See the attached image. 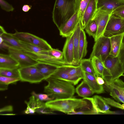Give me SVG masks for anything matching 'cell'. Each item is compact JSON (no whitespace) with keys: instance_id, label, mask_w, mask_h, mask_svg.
<instances>
[{"instance_id":"obj_1","label":"cell","mask_w":124,"mask_h":124,"mask_svg":"<svg viewBox=\"0 0 124 124\" xmlns=\"http://www.w3.org/2000/svg\"><path fill=\"white\" fill-rule=\"evenodd\" d=\"M48 84L44 88V92L54 99L73 97L75 89L72 84L50 77L46 80Z\"/></svg>"},{"instance_id":"obj_2","label":"cell","mask_w":124,"mask_h":124,"mask_svg":"<svg viewBox=\"0 0 124 124\" xmlns=\"http://www.w3.org/2000/svg\"><path fill=\"white\" fill-rule=\"evenodd\" d=\"M76 10V0H55L52 18L58 29L74 15Z\"/></svg>"},{"instance_id":"obj_3","label":"cell","mask_w":124,"mask_h":124,"mask_svg":"<svg viewBox=\"0 0 124 124\" xmlns=\"http://www.w3.org/2000/svg\"><path fill=\"white\" fill-rule=\"evenodd\" d=\"M86 100L72 97L54 99L45 103L46 106L52 111L70 113L79 108H89Z\"/></svg>"},{"instance_id":"obj_4","label":"cell","mask_w":124,"mask_h":124,"mask_svg":"<svg viewBox=\"0 0 124 124\" xmlns=\"http://www.w3.org/2000/svg\"><path fill=\"white\" fill-rule=\"evenodd\" d=\"M105 68L102 78L109 82L118 78L124 74L123 65L118 57L108 56L104 62Z\"/></svg>"},{"instance_id":"obj_5","label":"cell","mask_w":124,"mask_h":124,"mask_svg":"<svg viewBox=\"0 0 124 124\" xmlns=\"http://www.w3.org/2000/svg\"><path fill=\"white\" fill-rule=\"evenodd\" d=\"M110 49L109 38L103 36L95 42L90 57L96 56L104 62L109 56Z\"/></svg>"},{"instance_id":"obj_6","label":"cell","mask_w":124,"mask_h":124,"mask_svg":"<svg viewBox=\"0 0 124 124\" xmlns=\"http://www.w3.org/2000/svg\"><path fill=\"white\" fill-rule=\"evenodd\" d=\"M124 33V19L112 14L104 33V36L110 38Z\"/></svg>"},{"instance_id":"obj_7","label":"cell","mask_w":124,"mask_h":124,"mask_svg":"<svg viewBox=\"0 0 124 124\" xmlns=\"http://www.w3.org/2000/svg\"><path fill=\"white\" fill-rule=\"evenodd\" d=\"M12 34L20 41L37 46L47 51L52 48L46 41L30 33L16 31Z\"/></svg>"},{"instance_id":"obj_8","label":"cell","mask_w":124,"mask_h":124,"mask_svg":"<svg viewBox=\"0 0 124 124\" xmlns=\"http://www.w3.org/2000/svg\"><path fill=\"white\" fill-rule=\"evenodd\" d=\"M18 70L22 81L37 83L44 80V77L35 66L20 68Z\"/></svg>"},{"instance_id":"obj_9","label":"cell","mask_w":124,"mask_h":124,"mask_svg":"<svg viewBox=\"0 0 124 124\" xmlns=\"http://www.w3.org/2000/svg\"><path fill=\"white\" fill-rule=\"evenodd\" d=\"M8 50L9 54L18 63L19 68L35 66L39 62L22 50L11 47Z\"/></svg>"},{"instance_id":"obj_10","label":"cell","mask_w":124,"mask_h":124,"mask_svg":"<svg viewBox=\"0 0 124 124\" xmlns=\"http://www.w3.org/2000/svg\"><path fill=\"white\" fill-rule=\"evenodd\" d=\"M83 99L90 102L92 105V108L97 112L98 114H117L115 112L109 110L110 107L103 97L100 96L95 95L92 98L87 97Z\"/></svg>"},{"instance_id":"obj_11","label":"cell","mask_w":124,"mask_h":124,"mask_svg":"<svg viewBox=\"0 0 124 124\" xmlns=\"http://www.w3.org/2000/svg\"><path fill=\"white\" fill-rule=\"evenodd\" d=\"M39 62L59 67L67 65L64 59H60L48 54H39L29 51H23Z\"/></svg>"},{"instance_id":"obj_12","label":"cell","mask_w":124,"mask_h":124,"mask_svg":"<svg viewBox=\"0 0 124 124\" xmlns=\"http://www.w3.org/2000/svg\"><path fill=\"white\" fill-rule=\"evenodd\" d=\"M76 10L74 15L58 29L60 34L62 37L67 38L72 34L80 20L78 7H76Z\"/></svg>"},{"instance_id":"obj_13","label":"cell","mask_w":124,"mask_h":124,"mask_svg":"<svg viewBox=\"0 0 124 124\" xmlns=\"http://www.w3.org/2000/svg\"><path fill=\"white\" fill-rule=\"evenodd\" d=\"M111 15L106 12L100 9H97L92 19L95 20L98 26V30L95 42L98 38L102 36Z\"/></svg>"},{"instance_id":"obj_14","label":"cell","mask_w":124,"mask_h":124,"mask_svg":"<svg viewBox=\"0 0 124 124\" xmlns=\"http://www.w3.org/2000/svg\"><path fill=\"white\" fill-rule=\"evenodd\" d=\"M104 84L106 90L116 100L118 95L123 93L124 82L119 78L110 81H105Z\"/></svg>"},{"instance_id":"obj_15","label":"cell","mask_w":124,"mask_h":124,"mask_svg":"<svg viewBox=\"0 0 124 124\" xmlns=\"http://www.w3.org/2000/svg\"><path fill=\"white\" fill-rule=\"evenodd\" d=\"M62 52L64 60L66 64L73 65L74 62L73 33L66 38Z\"/></svg>"},{"instance_id":"obj_16","label":"cell","mask_w":124,"mask_h":124,"mask_svg":"<svg viewBox=\"0 0 124 124\" xmlns=\"http://www.w3.org/2000/svg\"><path fill=\"white\" fill-rule=\"evenodd\" d=\"M124 5V1L123 0H98L97 9L111 15L116 9Z\"/></svg>"},{"instance_id":"obj_17","label":"cell","mask_w":124,"mask_h":124,"mask_svg":"<svg viewBox=\"0 0 124 124\" xmlns=\"http://www.w3.org/2000/svg\"><path fill=\"white\" fill-rule=\"evenodd\" d=\"M98 0H91L80 21L82 29L84 30L92 19L97 9Z\"/></svg>"},{"instance_id":"obj_18","label":"cell","mask_w":124,"mask_h":124,"mask_svg":"<svg viewBox=\"0 0 124 124\" xmlns=\"http://www.w3.org/2000/svg\"><path fill=\"white\" fill-rule=\"evenodd\" d=\"M96 77L95 76L82 71V79L88 85L94 93H103L104 92L103 85L98 84Z\"/></svg>"},{"instance_id":"obj_19","label":"cell","mask_w":124,"mask_h":124,"mask_svg":"<svg viewBox=\"0 0 124 124\" xmlns=\"http://www.w3.org/2000/svg\"><path fill=\"white\" fill-rule=\"evenodd\" d=\"M124 36V33L109 38L110 49L109 56L113 57L118 56Z\"/></svg>"},{"instance_id":"obj_20","label":"cell","mask_w":124,"mask_h":124,"mask_svg":"<svg viewBox=\"0 0 124 124\" xmlns=\"http://www.w3.org/2000/svg\"><path fill=\"white\" fill-rule=\"evenodd\" d=\"M50 77L66 81L74 85H77L80 81L72 78L69 74L65 68V65L58 67L56 70Z\"/></svg>"},{"instance_id":"obj_21","label":"cell","mask_w":124,"mask_h":124,"mask_svg":"<svg viewBox=\"0 0 124 124\" xmlns=\"http://www.w3.org/2000/svg\"><path fill=\"white\" fill-rule=\"evenodd\" d=\"M81 28L80 20L73 32L74 62L73 65L75 66H78L79 65V46L80 32Z\"/></svg>"},{"instance_id":"obj_22","label":"cell","mask_w":124,"mask_h":124,"mask_svg":"<svg viewBox=\"0 0 124 124\" xmlns=\"http://www.w3.org/2000/svg\"><path fill=\"white\" fill-rule=\"evenodd\" d=\"M2 38L3 42L8 47H11L21 50L25 51L24 46L12 34L6 32L0 34Z\"/></svg>"},{"instance_id":"obj_23","label":"cell","mask_w":124,"mask_h":124,"mask_svg":"<svg viewBox=\"0 0 124 124\" xmlns=\"http://www.w3.org/2000/svg\"><path fill=\"white\" fill-rule=\"evenodd\" d=\"M19 68L18 62L9 54H0V68L14 69Z\"/></svg>"},{"instance_id":"obj_24","label":"cell","mask_w":124,"mask_h":124,"mask_svg":"<svg viewBox=\"0 0 124 124\" xmlns=\"http://www.w3.org/2000/svg\"><path fill=\"white\" fill-rule=\"evenodd\" d=\"M25 102L27 105L24 111L26 114H33L36 112L37 109L46 105L45 103L36 99L32 95L28 101H25Z\"/></svg>"},{"instance_id":"obj_25","label":"cell","mask_w":124,"mask_h":124,"mask_svg":"<svg viewBox=\"0 0 124 124\" xmlns=\"http://www.w3.org/2000/svg\"><path fill=\"white\" fill-rule=\"evenodd\" d=\"M35 66L44 76L45 80L50 77L59 67L50 64L40 62H39Z\"/></svg>"},{"instance_id":"obj_26","label":"cell","mask_w":124,"mask_h":124,"mask_svg":"<svg viewBox=\"0 0 124 124\" xmlns=\"http://www.w3.org/2000/svg\"><path fill=\"white\" fill-rule=\"evenodd\" d=\"M87 41L85 32L81 28L80 35L79 46V60L80 61L86 56L87 53Z\"/></svg>"},{"instance_id":"obj_27","label":"cell","mask_w":124,"mask_h":124,"mask_svg":"<svg viewBox=\"0 0 124 124\" xmlns=\"http://www.w3.org/2000/svg\"><path fill=\"white\" fill-rule=\"evenodd\" d=\"M75 92L79 96L83 98L90 96L94 93L84 80L75 88Z\"/></svg>"},{"instance_id":"obj_28","label":"cell","mask_w":124,"mask_h":124,"mask_svg":"<svg viewBox=\"0 0 124 124\" xmlns=\"http://www.w3.org/2000/svg\"><path fill=\"white\" fill-rule=\"evenodd\" d=\"M91 58L96 77L102 78L105 68L104 62L96 56H94Z\"/></svg>"},{"instance_id":"obj_29","label":"cell","mask_w":124,"mask_h":124,"mask_svg":"<svg viewBox=\"0 0 124 124\" xmlns=\"http://www.w3.org/2000/svg\"><path fill=\"white\" fill-rule=\"evenodd\" d=\"M65 68L69 74L72 78L80 81L82 79V71L79 65H65Z\"/></svg>"},{"instance_id":"obj_30","label":"cell","mask_w":124,"mask_h":124,"mask_svg":"<svg viewBox=\"0 0 124 124\" xmlns=\"http://www.w3.org/2000/svg\"><path fill=\"white\" fill-rule=\"evenodd\" d=\"M79 65L81 67L83 71L96 77L91 58L82 59L80 61Z\"/></svg>"},{"instance_id":"obj_31","label":"cell","mask_w":124,"mask_h":124,"mask_svg":"<svg viewBox=\"0 0 124 124\" xmlns=\"http://www.w3.org/2000/svg\"><path fill=\"white\" fill-rule=\"evenodd\" d=\"M90 36H92L94 39H96L98 30V26L96 21L92 19L85 29Z\"/></svg>"},{"instance_id":"obj_32","label":"cell","mask_w":124,"mask_h":124,"mask_svg":"<svg viewBox=\"0 0 124 124\" xmlns=\"http://www.w3.org/2000/svg\"><path fill=\"white\" fill-rule=\"evenodd\" d=\"M20 41L24 47L25 51H30L39 54H48L47 50L28 43Z\"/></svg>"},{"instance_id":"obj_33","label":"cell","mask_w":124,"mask_h":124,"mask_svg":"<svg viewBox=\"0 0 124 124\" xmlns=\"http://www.w3.org/2000/svg\"><path fill=\"white\" fill-rule=\"evenodd\" d=\"M19 69H8L0 68V76L11 78H20Z\"/></svg>"},{"instance_id":"obj_34","label":"cell","mask_w":124,"mask_h":124,"mask_svg":"<svg viewBox=\"0 0 124 124\" xmlns=\"http://www.w3.org/2000/svg\"><path fill=\"white\" fill-rule=\"evenodd\" d=\"M90 0H76V3L78 6V15L80 21Z\"/></svg>"},{"instance_id":"obj_35","label":"cell","mask_w":124,"mask_h":124,"mask_svg":"<svg viewBox=\"0 0 124 124\" xmlns=\"http://www.w3.org/2000/svg\"><path fill=\"white\" fill-rule=\"evenodd\" d=\"M20 80V78H13L0 76V84L8 85Z\"/></svg>"},{"instance_id":"obj_36","label":"cell","mask_w":124,"mask_h":124,"mask_svg":"<svg viewBox=\"0 0 124 124\" xmlns=\"http://www.w3.org/2000/svg\"><path fill=\"white\" fill-rule=\"evenodd\" d=\"M31 94L36 99L42 101H47L54 99L53 98L50 97L47 94H37L35 92L32 91Z\"/></svg>"},{"instance_id":"obj_37","label":"cell","mask_w":124,"mask_h":124,"mask_svg":"<svg viewBox=\"0 0 124 124\" xmlns=\"http://www.w3.org/2000/svg\"><path fill=\"white\" fill-rule=\"evenodd\" d=\"M48 54L53 56L60 59H64L62 51L57 49L52 48L48 51Z\"/></svg>"},{"instance_id":"obj_38","label":"cell","mask_w":124,"mask_h":124,"mask_svg":"<svg viewBox=\"0 0 124 124\" xmlns=\"http://www.w3.org/2000/svg\"><path fill=\"white\" fill-rule=\"evenodd\" d=\"M68 115H95L98 114L97 112L92 108L91 109L78 111L74 110L68 114Z\"/></svg>"},{"instance_id":"obj_39","label":"cell","mask_w":124,"mask_h":124,"mask_svg":"<svg viewBox=\"0 0 124 124\" xmlns=\"http://www.w3.org/2000/svg\"><path fill=\"white\" fill-rule=\"evenodd\" d=\"M1 8L7 12L13 11L14 8L12 6L4 0H0Z\"/></svg>"},{"instance_id":"obj_40","label":"cell","mask_w":124,"mask_h":124,"mask_svg":"<svg viewBox=\"0 0 124 124\" xmlns=\"http://www.w3.org/2000/svg\"><path fill=\"white\" fill-rule=\"evenodd\" d=\"M53 111L49 108L45 106L37 109L36 112L40 114H54L55 113L53 112Z\"/></svg>"},{"instance_id":"obj_41","label":"cell","mask_w":124,"mask_h":124,"mask_svg":"<svg viewBox=\"0 0 124 124\" xmlns=\"http://www.w3.org/2000/svg\"><path fill=\"white\" fill-rule=\"evenodd\" d=\"M106 102L111 106L122 109H124L122 105L109 98L103 97Z\"/></svg>"},{"instance_id":"obj_42","label":"cell","mask_w":124,"mask_h":124,"mask_svg":"<svg viewBox=\"0 0 124 124\" xmlns=\"http://www.w3.org/2000/svg\"><path fill=\"white\" fill-rule=\"evenodd\" d=\"M112 14L124 19V5L117 8L113 11Z\"/></svg>"},{"instance_id":"obj_43","label":"cell","mask_w":124,"mask_h":124,"mask_svg":"<svg viewBox=\"0 0 124 124\" xmlns=\"http://www.w3.org/2000/svg\"><path fill=\"white\" fill-rule=\"evenodd\" d=\"M118 57L123 67L124 66V36Z\"/></svg>"},{"instance_id":"obj_44","label":"cell","mask_w":124,"mask_h":124,"mask_svg":"<svg viewBox=\"0 0 124 124\" xmlns=\"http://www.w3.org/2000/svg\"><path fill=\"white\" fill-rule=\"evenodd\" d=\"M13 110L12 106L11 105L6 106L1 108L0 110V113L4 112H12Z\"/></svg>"},{"instance_id":"obj_45","label":"cell","mask_w":124,"mask_h":124,"mask_svg":"<svg viewBox=\"0 0 124 124\" xmlns=\"http://www.w3.org/2000/svg\"><path fill=\"white\" fill-rule=\"evenodd\" d=\"M96 80L98 84L100 85H103L105 83V81L102 77H96Z\"/></svg>"},{"instance_id":"obj_46","label":"cell","mask_w":124,"mask_h":124,"mask_svg":"<svg viewBox=\"0 0 124 124\" xmlns=\"http://www.w3.org/2000/svg\"><path fill=\"white\" fill-rule=\"evenodd\" d=\"M31 6L28 5H25L23 6L22 9L23 11L27 12L29 11L31 9Z\"/></svg>"},{"instance_id":"obj_47","label":"cell","mask_w":124,"mask_h":124,"mask_svg":"<svg viewBox=\"0 0 124 124\" xmlns=\"http://www.w3.org/2000/svg\"><path fill=\"white\" fill-rule=\"evenodd\" d=\"M8 85L0 84V91L6 90L8 89Z\"/></svg>"},{"instance_id":"obj_48","label":"cell","mask_w":124,"mask_h":124,"mask_svg":"<svg viewBox=\"0 0 124 124\" xmlns=\"http://www.w3.org/2000/svg\"><path fill=\"white\" fill-rule=\"evenodd\" d=\"M0 34H2L6 32V31L4 30L3 27L1 25L0 26Z\"/></svg>"},{"instance_id":"obj_49","label":"cell","mask_w":124,"mask_h":124,"mask_svg":"<svg viewBox=\"0 0 124 124\" xmlns=\"http://www.w3.org/2000/svg\"><path fill=\"white\" fill-rule=\"evenodd\" d=\"M3 40L1 36L0 37V44L1 43L3 42Z\"/></svg>"},{"instance_id":"obj_50","label":"cell","mask_w":124,"mask_h":124,"mask_svg":"<svg viewBox=\"0 0 124 124\" xmlns=\"http://www.w3.org/2000/svg\"><path fill=\"white\" fill-rule=\"evenodd\" d=\"M122 105L123 106L124 109V104H122Z\"/></svg>"},{"instance_id":"obj_51","label":"cell","mask_w":124,"mask_h":124,"mask_svg":"<svg viewBox=\"0 0 124 124\" xmlns=\"http://www.w3.org/2000/svg\"><path fill=\"white\" fill-rule=\"evenodd\" d=\"M123 90L124 93V88H123Z\"/></svg>"},{"instance_id":"obj_52","label":"cell","mask_w":124,"mask_h":124,"mask_svg":"<svg viewBox=\"0 0 124 124\" xmlns=\"http://www.w3.org/2000/svg\"><path fill=\"white\" fill-rule=\"evenodd\" d=\"M123 76H124V74L123 75Z\"/></svg>"},{"instance_id":"obj_53","label":"cell","mask_w":124,"mask_h":124,"mask_svg":"<svg viewBox=\"0 0 124 124\" xmlns=\"http://www.w3.org/2000/svg\"><path fill=\"white\" fill-rule=\"evenodd\" d=\"M123 0V1H124V0Z\"/></svg>"}]
</instances>
